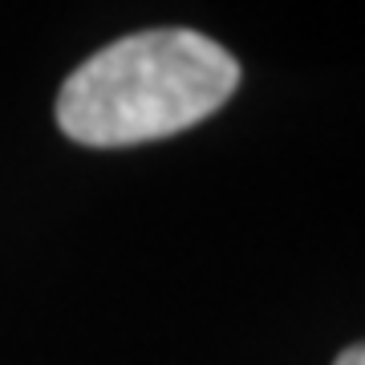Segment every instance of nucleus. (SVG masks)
Masks as SVG:
<instances>
[{
	"mask_svg": "<svg viewBox=\"0 0 365 365\" xmlns=\"http://www.w3.org/2000/svg\"><path fill=\"white\" fill-rule=\"evenodd\" d=\"M240 86V61L195 29H143L81 61L57 126L81 146H138L191 130Z\"/></svg>",
	"mask_w": 365,
	"mask_h": 365,
	"instance_id": "f257e3e1",
	"label": "nucleus"
},
{
	"mask_svg": "<svg viewBox=\"0 0 365 365\" xmlns=\"http://www.w3.org/2000/svg\"><path fill=\"white\" fill-rule=\"evenodd\" d=\"M333 365H365V341L361 345H353V349H345Z\"/></svg>",
	"mask_w": 365,
	"mask_h": 365,
	"instance_id": "f03ea898",
	"label": "nucleus"
}]
</instances>
